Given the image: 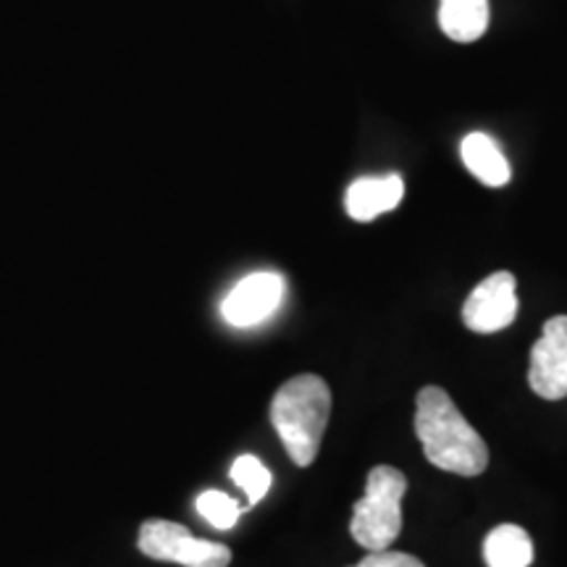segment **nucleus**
<instances>
[{"label":"nucleus","instance_id":"obj_11","mask_svg":"<svg viewBox=\"0 0 567 567\" xmlns=\"http://www.w3.org/2000/svg\"><path fill=\"white\" fill-rule=\"evenodd\" d=\"M488 567H528L534 563V542L515 523L496 526L484 542Z\"/></svg>","mask_w":567,"mask_h":567},{"label":"nucleus","instance_id":"obj_13","mask_svg":"<svg viewBox=\"0 0 567 567\" xmlns=\"http://www.w3.org/2000/svg\"><path fill=\"white\" fill-rule=\"evenodd\" d=\"M197 513H200L213 528L226 530L237 526L243 505H237V502L224 492H205L197 496Z\"/></svg>","mask_w":567,"mask_h":567},{"label":"nucleus","instance_id":"obj_6","mask_svg":"<svg viewBox=\"0 0 567 567\" xmlns=\"http://www.w3.org/2000/svg\"><path fill=\"white\" fill-rule=\"evenodd\" d=\"M284 300V279L274 271L245 276L221 302L224 321L234 329H250L271 318Z\"/></svg>","mask_w":567,"mask_h":567},{"label":"nucleus","instance_id":"obj_7","mask_svg":"<svg viewBox=\"0 0 567 567\" xmlns=\"http://www.w3.org/2000/svg\"><path fill=\"white\" fill-rule=\"evenodd\" d=\"M517 316L515 276L509 271H496L473 289L463 305V321L476 334H494L507 329Z\"/></svg>","mask_w":567,"mask_h":567},{"label":"nucleus","instance_id":"obj_9","mask_svg":"<svg viewBox=\"0 0 567 567\" xmlns=\"http://www.w3.org/2000/svg\"><path fill=\"white\" fill-rule=\"evenodd\" d=\"M460 155H463L467 172L476 176L478 182H484L486 187H505L509 176H513L507 158L484 132L467 134L463 145H460Z\"/></svg>","mask_w":567,"mask_h":567},{"label":"nucleus","instance_id":"obj_14","mask_svg":"<svg viewBox=\"0 0 567 567\" xmlns=\"http://www.w3.org/2000/svg\"><path fill=\"white\" fill-rule=\"evenodd\" d=\"M352 567H425V565L413 555H402V551H371L363 563Z\"/></svg>","mask_w":567,"mask_h":567},{"label":"nucleus","instance_id":"obj_8","mask_svg":"<svg viewBox=\"0 0 567 567\" xmlns=\"http://www.w3.org/2000/svg\"><path fill=\"white\" fill-rule=\"evenodd\" d=\"M405 197V182L400 174L386 176H360L347 187L344 208L352 221L368 224L381 213L394 210Z\"/></svg>","mask_w":567,"mask_h":567},{"label":"nucleus","instance_id":"obj_3","mask_svg":"<svg viewBox=\"0 0 567 567\" xmlns=\"http://www.w3.org/2000/svg\"><path fill=\"white\" fill-rule=\"evenodd\" d=\"M408 492L405 473L379 465L368 473L363 499L354 502L350 534L360 547L386 551L402 534V496Z\"/></svg>","mask_w":567,"mask_h":567},{"label":"nucleus","instance_id":"obj_2","mask_svg":"<svg viewBox=\"0 0 567 567\" xmlns=\"http://www.w3.org/2000/svg\"><path fill=\"white\" fill-rule=\"evenodd\" d=\"M331 413V392L321 375L289 379L271 402V423L295 465L308 467L318 457Z\"/></svg>","mask_w":567,"mask_h":567},{"label":"nucleus","instance_id":"obj_10","mask_svg":"<svg viewBox=\"0 0 567 567\" xmlns=\"http://www.w3.org/2000/svg\"><path fill=\"white\" fill-rule=\"evenodd\" d=\"M439 27L450 40L476 42L488 30V0H442Z\"/></svg>","mask_w":567,"mask_h":567},{"label":"nucleus","instance_id":"obj_4","mask_svg":"<svg viewBox=\"0 0 567 567\" xmlns=\"http://www.w3.org/2000/svg\"><path fill=\"white\" fill-rule=\"evenodd\" d=\"M137 549L158 563H176L182 567H229L231 549L216 542H203L187 526L172 520H145L140 526Z\"/></svg>","mask_w":567,"mask_h":567},{"label":"nucleus","instance_id":"obj_12","mask_svg":"<svg viewBox=\"0 0 567 567\" xmlns=\"http://www.w3.org/2000/svg\"><path fill=\"white\" fill-rule=\"evenodd\" d=\"M231 478L234 484L245 492L247 505L250 507L258 505V502L268 494V488H271V473H268L266 465L252 455H243L234 460Z\"/></svg>","mask_w":567,"mask_h":567},{"label":"nucleus","instance_id":"obj_5","mask_svg":"<svg viewBox=\"0 0 567 567\" xmlns=\"http://www.w3.org/2000/svg\"><path fill=\"white\" fill-rule=\"evenodd\" d=\"M528 384L544 400L567 396V316H555L544 323L542 337L530 350Z\"/></svg>","mask_w":567,"mask_h":567},{"label":"nucleus","instance_id":"obj_1","mask_svg":"<svg viewBox=\"0 0 567 567\" xmlns=\"http://www.w3.org/2000/svg\"><path fill=\"white\" fill-rule=\"evenodd\" d=\"M415 434L431 465L457 476H481L488 467L484 436L465 421L442 386H425L415 396Z\"/></svg>","mask_w":567,"mask_h":567}]
</instances>
